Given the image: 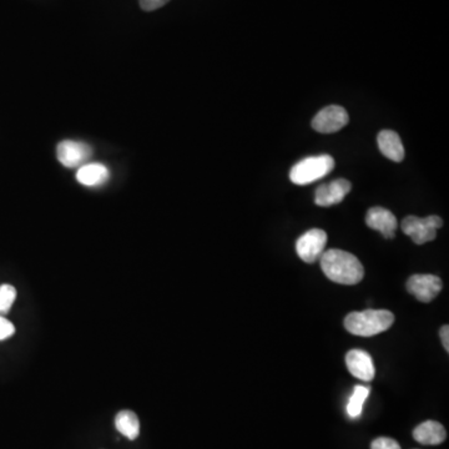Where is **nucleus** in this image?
<instances>
[{
    "label": "nucleus",
    "mask_w": 449,
    "mask_h": 449,
    "mask_svg": "<svg viewBox=\"0 0 449 449\" xmlns=\"http://www.w3.org/2000/svg\"><path fill=\"white\" fill-rule=\"evenodd\" d=\"M413 438L420 445H437L445 442L447 432L440 422L427 420L415 427L413 430Z\"/></svg>",
    "instance_id": "nucleus-12"
},
{
    "label": "nucleus",
    "mask_w": 449,
    "mask_h": 449,
    "mask_svg": "<svg viewBox=\"0 0 449 449\" xmlns=\"http://www.w3.org/2000/svg\"><path fill=\"white\" fill-rule=\"evenodd\" d=\"M321 268L331 281L340 285H357L365 276L360 260L350 252L331 248L322 253Z\"/></svg>",
    "instance_id": "nucleus-1"
},
{
    "label": "nucleus",
    "mask_w": 449,
    "mask_h": 449,
    "mask_svg": "<svg viewBox=\"0 0 449 449\" xmlns=\"http://www.w3.org/2000/svg\"><path fill=\"white\" fill-rule=\"evenodd\" d=\"M370 395V388L363 385H355L353 395H350V402L347 405V413L352 418L360 417L362 413V407L367 397Z\"/></svg>",
    "instance_id": "nucleus-16"
},
{
    "label": "nucleus",
    "mask_w": 449,
    "mask_h": 449,
    "mask_svg": "<svg viewBox=\"0 0 449 449\" xmlns=\"http://www.w3.org/2000/svg\"><path fill=\"white\" fill-rule=\"evenodd\" d=\"M116 430L128 440H133L140 435V422L133 410H121L115 417Z\"/></svg>",
    "instance_id": "nucleus-15"
},
{
    "label": "nucleus",
    "mask_w": 449,
    "mask_h": 449,
    "mask_svg": "<svg viewBox=\"0 0 449 449\" xmlns=\"http://www.w3.org/2000/svg\"><path fill=\"white\" fill-rule=\"evenodd\" d=\"M110 178L108 168L103 163H90L80 166L76 173V178L80 183L85 186H101L104 185Z\"/></svg>",
    "instance_id": "nucleus-14"
},
{
    "label": "nucleus",
    "mask_w": 449,
    "mask_h": 449,
    "mask_svg": "<svg viewBox=\"0 0 449 449\" xmlns=\"http://www.w3.org/2000/svg\"><path fill=\"white\" fill-rule=\"evenodd\" d=\"M378 148L380 153L385 158H390L395 163H400L405 158V148L400 141V135L392 130H383L378 133L377 138Z\"/></svg>",
    "instance_id": "nucleus-13"
},
{
    "label": "nucleus",
    "mask_w": 449,
    "mask_h": 449,
    "mask_svg": "<svg viewBox=\"0 0 449 449\" xmlns=\"http://www.w3.org/2000/svg\"><path fill=\"white\" fill-rule=\"evenodd\" d=\"M407 291L420 302L433 301L442 290V280L435 275H413L407 281Z\"/></svg>",
    "instance_id": "nucleus-8"
},
{
    "label": "nucleus",
    "mask_w": 449,
    "mask_h": 449,
    "mask_svg": "<svg viewBox=\"0 0 449 449\" xmlns=\"http://www.w3.org/2000/svg\"><path fill=\"white\" fill-rule=\"evenodd\" d=\"M350 121L348 113L342 106L331 105L322 109L312 120V128L322 133L340 131Z\"/></svg>",
    "instance_id": "nucleus-7"
},
{
    "label": "nucleus",
    "mask_w": 449,
    "mask_h": 449,
    "mask_svg": "<svg viewBox=\"0 0 449 449\" xmlns=\"http://www.w3.org/2000/svg\"><path fill=\"white\" fill-rule=\"evenodd\" d=\"M327 245V233L321 228H311L296 242V252L302 261L313 263L321 258Z\"/></svg>",
    "instance_id": "nucleus-5"
},
{
    "label": "nucleus",
    "mask_w": 449,
    "mask_h": 449,
    "mask_svg": "<svg viewBox=\"0 0 449 449\" xmlns=\"http://www.w3.org/2000/svg\"><path fill=\"white\" fill-rule=\"evenodd\" d=\"M395 322V315L387 310L350 312L345 318L347 331L360 337H372L387 331Z\"/></svg>",
    "instance_id": "nucleus-2"
},
{
    "label": "nucleus",
    "mask_w": 449,
    "mask_h": 449,
    "mask_svg": "<svg viewBox=\"0 0 449 449\" xmlns=\"http://www.w3.org/2000/svg\"><path fill=\"white\" fill-rule=\"evenodd\" d=\"M168 1L170 0H138V4H140V8L145 11H153L168 4Z\"/></svg>",
    "instance_id": "nucleus-20"
},
{
    "label": "nucleus",
    "mask_w": 449,
    "mask_h": 449,
    "mask_svg": "<svg viewBox=\"0 0 449 449\" xmlns=\"http://www.w3.org/2000/svg\"><path fill=\"white\" fill-rule=\"evenodd\" d=\"M15 333V327L9 320L0 316V340H8Z\"/></svg>",
    "instance_id": "nucleus-19"
},
{
    "label": "nucleus",
    "mask_w": 449,
    "mask_h": 449,
    "mask_svg": "<svg viewBox=\"0 0 449 449\" xmlns=\"http://www.w3.org/2000/svg\"><path fill=\"white\" fill-rule=\"evenodd\" d=\"M440 340H442V345L445 347V352H449V327L448 325L442 327L440 331Z\"/></svg>",
    "instance_id": "nucleus-21"
},
{
    "label": "nucleus",
    "mask_w": 449,
    "mask_h": 449,
    "mask_svg": "<svg viewBox=\"0 0 449 449\" xmlns=\"http://www.w3.org/2000/svg\"><path fill=\"white\" fill-rule=\"evenodd\" d=\"M16 290L14 286L4 283L0 286V313H8L14 305Z\"/></svg>",
    "instance_id": "nucleus-17"
},
{
    "label": "nucleus",
    "mask_w": 449,
    "mask_h": 449,
    "mask_svg": "<svg viewBox=\"0 0 449 449\" xmlns=\"http://www.w3.org/2000/svg\"><path fill=\"white\" fill-rule=\"evenodd\" d=\"M335 168V160L330 155H318L301 160L291 168L290 178L296 185H308L325 178Z\"/></svg>",
    "instance_id": "nucleus-3"
},
{
    "label": "nucleus",
    "mask_w": 449,
    "mask_h": 449,
    "mask_svg": "<svg viewBox=\"0 0 449 449\" xmlns=\"http://www.w3.org/2000/svg\"><path fill=\"white\" fill-rule=\"evenodd\" d=\"M370 449H400L398 442L387 437H380L372 442Z\"/></svg>",
    "instance_id": "nucleus-18"
},
{
    "label": "nucleus",
    "mask_w": 449,
    "mask_h": 449,
    "mask_svg": "<svg viewBox=\"0 0 449 449\" xmlns=\"http://www.w3.org/2000/svg\"><path fill=\"white\" fill-rule=\"evenodd\" d=\"M58 158L65 168H80L89 161L93 150L88 143L74 140H64L58 145Z\"/></svg>",
    "instance_id": "nucleus-6"
},
{
    "label": "nucleus",
    "mask_w": 449,
    "mask_h": 449,
    "mask_svg": "<svg viewBox=\"0 0 449 449\" xmlns=\"http://www.w3.org/2000/svg\"><path fill=\"white\" fill-rule=\"evenodd\" d=\"M443 226V221L440 216H428L420 218L417 216H407L400 223L402 231L412 238L417 245H423L433 241L437 236V230Z\"/></svg>",
    "instance_id": "nucleus-4"
},
{
    "label": "nucleus",
    "mask_w": 449,
    "mask_h": 449,
    "mask_svg": "<svg viewBox=\"0 0 449 449\" xmlns=\"http://www.w3.org/2000/svg\"><path fill=\"white\" fill-rule=\"evenodd\" d=\"M365 223L372 230L380 231L385 238H393L398 227L397 218L385 208H372L365 215Z\"/></svg>",
    "instance_id": "nucleus-11"
},
{
    "label": "nucleus",
    "mask_w": 449,
    "mask_h": 449,
    "mask_svg": "<svg viewBox=\"0 0 449 449\" xmlns=\"http://www.w3.org/2000/svg\"><path fill=\"white\" fill-rule=\"evenodd\" d=\"M345 365L350 375L358 380L370 382L375 378V365L370 353L365 350H350L345 355Z\"/></svg>",
    "instance_id": "nucleus-9"
},
{
    "label": "nucleus",
    "mask_w": 449,
    "mask_h": 449,
    "mask_svg": "<svg viewBox=\"0 0 449 449\" xmlns=\"http://www.w3.org/2000/svg\"><path fill=\"white\" fill-rule=\"evenodd\" d=\"M350 191V183L345 178H337L332 183L322 185L315 193V203L321 208H330L337 205L347 196Z\"/></svg>",
    "instance_id": "nucleus-10"
}]
</instances>
